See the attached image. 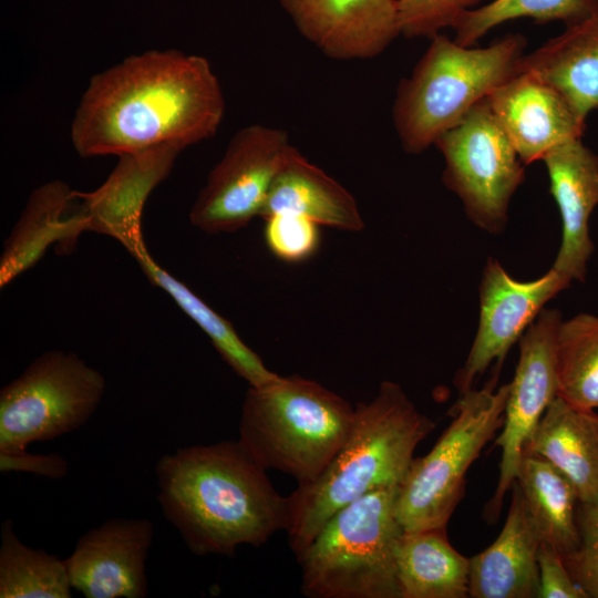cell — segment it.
<instances>
[{
	"instance_id": "obj_1",
	"label": "cell",
	"mask_w": 598,
	"mask_h": 598,
	"mask_svg": "<svg viewBox=\"0 0 598 598\" xmlns=\"http://www.w3.org/2000/svg\"><path fill=\"white\" fill-rule=\"evenodd\" d=\"M224 113L221 86L207 59L148 50L91 78L72 120L71 141L82 157L183 151L212 138Z\"/></svg>"
},
{
	"instance_id": "obj_2",
	"label": "cell",
	"mask_w": 598,
	"mask_h": 598,
	"mask_svg": "<svg viewBox=\"0 0 598 598\" xmlns=\"http://www.w3.org/2000/svg\"><path fill=\"white\" fill-rule=\"evenodd\" d=\"M155 475L163 515L197 556H234L289 527V497L238 440L165 454Z\"/></svg>"
},
{
	"instance_id": "obj_3",
	"label": "cell",
	"mask_w": 598,
	"mask_h": 598,
	"mask_svg": "<svg viewBox=\"0 0 598 598\" xmlns=\"http://www.w3.org/2000/svg\"><path fill=\"white\" fill-rule=\"evenodd\" d=\"M435 424L402 388L383 381L370 402L355 406L350 432L327 468L288 495V544L297 556L342 507L403 481L417 444Z\"/></svg>"
},
{
	"instance_id": "obj_4",
	"label": "cell",
	"mask_w": 598,
	"mask_h": 598,
	"mask_svg": "<svg viewBox=\"0 0 598 598\" xmlns=\"http://www.w3.org/2000/svg\"><path fill=\"white\" fill-rule=\"evenodd\" d=\"M396 87L392 121L404 152L417 155L435 145L480 102L519 71L527 39L508 33L488 47L458 44L441 33Z\"/></svg>"
},
{
	"instance_id": "obj_5",
	"label": "cell",
	"mask_w": 598,
	"mask_h": 598,
	"mask_svg": "<svg viewBox=\"0 0 598 598\" xmlns=\"http://www.w3.org/2000/svg\"><path fill=\"white\" fill-rule=\"evenodd\" d=\"M355 408L320 383L279 377L247 390L239 443L266 470L315 482L344 443Z\"/></svg>"
},
{
	"instance_id": "obj_6",
	"label": "cell",
	"mask_w": 598,
	"mask_h": 598,
	"mask_svg": "<svg viewBox=\"0 0 598 598\" xmlns=\"http://www.w3.org/2000/svg\"><path fill=\"white\" fill-rule=\"evenodd\" d=\"M399 486L370 492L333 514L296 556L309 598H401L395 516Z\"/></svg>"
},
{
	"instance_id": "obj_7",
	"label": "cell",
	"mask_w": 598,
	"mask_h": 598,
	"mask_svg": "<svg viewBox=\"0 0 598 598\" xmlns=\"http://www.w3.org/2000/svg\"><path fill=\"white\" fill-rule=\"evenodd\" d=\"M461 394L455 415L433 448L413 458L398 487L395 516L403 530L445 528L464 489L465 474L503 424L509 383Z\"/></svg>"
},
{
	"instance_id": "obj_8",
	"label": "cell",
	"mask_w": 598,
	"mask_h": 598,
	"mask_svg": "<svg viewBox=\"0 0 598 598\" xmlns=\"http://www.w3.org/2000/svg\"><path fill=\"white\" fill-rule=\"evenodd\" d=\"M104 375L76 353L49 350L0 390V451L25 450L84 425L102 402Z\"/></svg>"
},
{
	"instance_id": "obj_9",
	"label": "cell",
	"mask_w": 598,
	"mask_h": 598,
	"mask_svg": "<svg viewBox=\"0 0 598 598\" xmlns=\"http://www.w3.org/2000/svg\"><path fill=\"white\" fill-rule=\"evenodd\" d=\"M444 157V185L467 217L495 234L507 220L509 203L525 178V165L495 118L488 100L475 105L435 143Z\"/></svg>"
},
{
	"instance_id": "obj_10",
	"label": "cell",
	"mask_w": 598,
	"mask_h": 598,
	"mask_svg": "<svg viewBox=\"0 0 598 598\" xmlns=\"http://www.w3.org/2000/svg\"><path fill=\"white\" fill-rule=\"evenodd\" d=\"M292 148L282 128L250 124L238 130L190 208L192 225L206 234L235 233L259 217Z\"/></svg>"
},
{
	"instance_id": "obj_11",
	"label": "cell",
	"mask_w": 598,
	"mask_h": 598,
	"mask_svg": "<svg viewBox=\"0 0 598 598\" xmlns=\"http://www.w3.org/2000/svg\"><path fill=\"white\" fill-rule=\"evenodd\" d=\"M563 320L557 309H543L519 339V358L504 411L503 431L495 441L502 450L499 478L486 507L496 520L503 497L516 481L518 467L537 424L557 396L555 339Z\"/></svg>"
},
{
	"instance_id": "obj_12",
	"label": "cell",
	"mask_w": 598,
	"mask_h": 598,
	"mask_svg": "<svg viewBox=\"0 0 598 598\" xmlns=\"http://www.w3.org/2000/svg\"><path fill=\"white\" fill-rule=\"evenodd\" d=\"M571 280L553 267L540 278L519 281L489 258L480 283V320L463 368L455 378L460 393L494 361L503 362L509 348L522 338L545 305Z\"/></svg>"
},
{
	"instance_id": "obj_13",
	"label": "cell",
	"mask_w": 598,
	"mask_h": 598,
	"mask_svg": "<svg viewBox=\"0 0 598 598\" xmlns=\"http://www.w3.org/2000/svg\"><path fill=\"white\" fill-rule=\"evenodd\" d=\"M153 538L148 518L113 517L89 529L64 558L72 588L86 598H145Z\"/></svg>"
},
{
	"instance_id": "obj_14",
	"label": "cell",
	"mask_w": 598,
	"mask_h": 598,
	"mask_svg": "<svg viewBox=\"0 0 598 598\" xmlns=\"http://www.w3.org/2000/svg\"><path fill=\"white\" fill-rule=\"evenodd\" d=\"M297 31L322 54L368 60L400 35L395 0H279Z\"/></svg>"
},
{
	"instance_id": "obj_15",
	"label": "cell",
	"mask_w": 598,
	"mask_h": 598,
	"mask_svg": "<svg viewBox=\"0 0 598 598\" xmlns=\"http://www.w3.org/2000/svg\"><path fill=\"white\" fill-rule=\"evenodd\" d=\"M491 110L523 164L582 137L581 121L563 94L533 73L518 71L488 97Z\"/></svg>"
},
{
	"instance_id": "obj_16",
	"label": "cell",
	"mask_w": 598,
	"mask_h": 598,
	"mask_svg": "<svg viewBox=\"0 0 598 598\" xmlns=\"http://www.w3.org/2000/svg\"><path fill=\"white\" fill-rule=\"evenodd\" d=\"M543 162L563 223L553 268L571 281L584 282L594 252L588 223L598 206V154L577 137L551 150Z\"/></svg>"
},
{
	"instance_id": "obj_17",
	"label": "cell",
	"mask_w": 598,
	"mask_h": 598,
	"mask_svg": "<svg viewBox=\"0 0 598 598\" xmlns=\"http://www.w3.org/2000/svg\"><path fill=\"white\" fill-rule=\"evenodd\" d=\"M512 491L511 506L501 534L491 546L470 558V597H537L540 539L516 481Z\"/></svg>"
},
{
	"instance_id": "obj_18",
	"label": "cell",
	"mask_w": 598,
	"mask_h": 598,
	"mask_svg": "<svg viewBox=\"0 0 598 598\" xmlns=\"http://www.w3.org/2000/svg\"><path fill=\"white\" fill-rule=\"evenodd\" d=\"M519 71L551 84L586 122L598 110V0L558 35L525 53Z\"/></svg>"
},
{
	"instance_id": "obj_19",
	"label": "cell",
	"mask_w": 598,
	"mask_h": 598,
	"mask_svg": "<svg viewBox=\"0 0 598 598\" xmlns=\"http://www.w3.org/2000/svg\"><path fill=\"white\" fill-rule=\"evenodd\" d=\"M75 197L76 192L62 181L48 182L31 193L3 244L1 288L34 266L50 245L73 247L80 233L89 228L82 206L74 214L71 212Z\"/></svg>"
},
{
	"instance_id": "obj_20",
	"label": "cell",
	"mask_w": 598,
	"mask_h": 598,
	"mask_svg": "<svg viewBox=\"0 0 598 598\" xmlns=\"http://www.w3.org/2000/svg\"><path fill=\"white\" fill-rule=\"evenodd\" d=\"M524 452L559 470L582 505L598 502V414L560 396L549 404Z\"/></svg>"
},
{
	"instance_id": "obj_21",
	"label": "cell",
	"mask_w": 598,
	"mask_h": 598,
	"mask_svg": "<svg viewBox=\"0 0 598 598\" xmlns=\"http://www.w3.org/2000/svg\"><path fill=\"white\" fill-rule=\"evenodd\" d=\"M279 213L301 215L340 230L364 227L353 195L295 146L276 174L259 217Z\"/></svg>"
},
{
	"instance_id": "obj_22",
	"label": "cell",
	"mask_w": 598,
	"mask_h": 598,
	"mask_svg": "<svg viewBox=\"0 0 598 598\" xmlns=\"http://www.w3.org/2000/svg\"><path fill=\"white\" fill-rule=\"evenodd\" d=\"M401 598H465L470 558L448 543L445 528L403 530L396 547Z\"/></svg>"
},
{
	"instance_id": "obj_23",
	"label": "cell",
	"mask_w": 598,
	"mask_h": 598,
	"mask_svg": "<svg viewBox=\"0 0 598 598\" xmlns=\"http://www.w3.org/2000/svg\"><path fill=\"white\" fill-rule=\"evenodd\" d=\"M148 280L168 293L178 307L205 332L223 360L250 386L275 381L280 375L269 370L259 355L238 336L233 324L214 311L185 283L162 268L143 240L130 249Z\"/></svg>"
},
{
	"instance_id": "obj_24",
	"label": "cell",
	"mask_w": 598,
	"mask_h": 598,
	"mask_svg": "<svg viewBox=\"0 0 598 598\" xmlns=\"http://www.w3.org/2000/svg\"><path fill=\"white\" fill-rule=\"evenodd\" d=\"M516 482L540 542L563 558L571 555L579 545L575 514L578 495L571 482L549 462L528 452H524Z\"/></svg>"
},
{
	"instance_id": "obj_25",
	"label": "cell",
	"mask_w": 598,
	"mask_h": 598,
	"mask_svg": "<svg viewBox=\"0 0 598 598\" xmlns=\"http://www.w3.org/2000/svg\"><path fill=\"white\" fill-rule=\"evenodd\" d=\"M72 586L64 559L27 546L12 520L1 525L0 598H70Z\"/></svg>"
},
{
	"instance_id": "obj_26",
	"label": "cell",
	"mask_w": 598,
	"mask_h": 598,
	"mask_svg": "<svg viewBox=\"0 0 598 598\" xmlns=\"http://www.w3.org/2000/svg\"><path fill=\"white\" fill-rule=\"evenodd\" d=\"M557 395L598 409V316L578 313L558 324L555 339Z\"/></svg>"
},
{
	"instance_id": "obj_27",
	"label": "cell",
	"mask_w": 598,
	"mask_h": 598,
	"mask_svg": "<svg viewBox=\"0 0 598 598\" xmlns=\"http://www.w3.org/2000/svg\"><path fill=\"white\" fill-rule=\"evenodd\" d=\"M592 0H491L466 12L456 27L454 40L474 47L492 29L519 18H530L544 24L561 21L565 24L580 17Z\"/></svg>"
},
{
	"instance_id": "obj_28",
	"label": "cell",
	"mask_w": 598,
	"mask_h": 598,
	"mask_svg": "<svg viewBox=\"0 0 598 598\" xmlns=\"http://www.w3.org/2000/svg\"><path fill=\"white\" fill-rule=\"evenodd\" d=\"M491 0H395L400 35L406 39H431L441 31L454 29L461 18Z\"/></svg>"
},
{
	"instance_id": "obj_29",
	"label": "cell",
	"mask_w": 598,
	"mask_h": 598,
	"mask_svg": "<svg viewBox=\"0 0 598 598\" xmlns=\"http://www.w3.org/2000/svg\"><path fill=\"white\" fill-rule=\"evenodd\" d=\"M265 241L278 259L298 264L312 257L320 246L316 221L296 214L279 213L265 218Z\"/></svg>"
},
{
	"instance_id": "obj_30",
	"label": "cell",
	"mask_w": 598,
	"mask_h": 598,
	"mask_svg": "<svg viewBox=\"0 0 598 598\" xmlns=\"http://www.w3.org/2000/svg\"><path fill=\"white\" fill-rule=\"evenodd\" d=\"M577 523L579 545L563 559L574 580L589 597L598 598V502L581 504Z\"/></svg>"
},
{
	"instance_id": "obj_31",
	"label": "cell",
	"mask_w": 598,
	"mask_h": 598,
	"mask_svg": "<svg viewBox=\"0 0 598 598\" xmlns=\"http://www.w3.org/2000/svg\"><path fill=\"white\" fill-rule=\"evenodd\" d=\"M538 598H587L585 589L569 574L560 554L540 542L537 553Z\"/></svg>"
},
{
	"instance_id": "obj_32",
	"label": "cell",
	"mask_w": 598,
	"mask_h": 598,
	"mask_svg": "<svg viewBox=\"0 0 598 598\" xmlns=\"http://www.w3.org/2000/svg\"><path fill=\"white\" fill-rule=\"evenodd\" d=\"M0 471L25 472L58 480L68 474L69 463L56 453L32 454L25 450L0 451Z\"/></svg>"
}]
</instances>
